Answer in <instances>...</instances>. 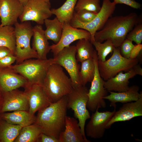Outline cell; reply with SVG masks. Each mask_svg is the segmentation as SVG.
I'll return each instance as SVG.
<instances>
[{
    "label": "cell",
    "instance_id": "3957f363",
    "mask_svg": "<svg viewBox=\"0 0 142 142\" xmlns=\"http://www.w3.org/2000/svg\"><path fill=\"white\" fill-rule=\"evenodd\" d=\"M41 85L51 103L67 95L73 88L70 78L61 66L55 63L49 67Z\"/></svg>",
    "mask_w": 142,
    "mask_h": 142
},
{
    "label": "cell",
    "instance_id": "4fadbf2b",
    "mask_svg": "<svg viewBox=\"0 0 142 142\" xmlns=\"http://www.w3.org/2000/svg\"><path fill=\"white\" fill-rule=\"evenodd\" d=\"M116 108H114L112 111L100 112L97 109L93 113L86 126L87 136L94 139L102 138L106 129V125L114 114Z\"/></svg>",
    "mask_w": 142,
    "mask_h": 142
},
{
    "label": "cell",
    "instance_id": "277c9868",
    "mask_svg": "<svg viewBox=\"0 0 142 142\" xmlns=\"http://www.w3.org/2000/svg\"><path fill=\"white\" fill-rule=\"evenodd\" d=\"M54 63L53 58L30 59L8 67L23 77L27 81V85L37 84L42 85L49 67Z\"/></svg>",
    "mask_w": 142,
    "mask_h": 142
},
{
    "label": "cell",
    "instance_id": "ffe728a7",
    "mask_svg": "<svg viewBox=\"0 0 142 142\" xmlns=\"http://www.w3.org/2000/svg\"><path fill=\"white\" fill-rule=\"evenodd\" d=\"M59 142H86L82 133L78 121L74 118L66 116L65 128L60 134Z\"/></svg>",
    "mask_w": 142,
    "mask_h": 142
},
{
    "label": "cell",
    "instance_id": "2e32d148",
    "mask_svg": "<svg viewBox=\"0 0 142 142\" xmlns=\"http://www.w3.org/2000/svg\"><path fill=\"white\" fill-rule=\"evenodd\" d=\"M24 88L29 101L28 111L31 114L35 115L37 111L47 107L51 103L41 85H27Z\"/></svg>",
    "mask_w": 142,
    "mask_h": 142
},
{
    "label": "cell",
    "instance_id": "d6986e66",
    "mask_svg": "<svg viewBox=\"0 0 142 142\" xmlns=\"http://www.w3.org/2000/svg\"><path fill=\"white\" fill-rule=\"evenodd\" d=\"M27 84L23 77L8 67L0 68V90L2 93L24 88Z\"/></svg>",
    "mask_w": 142,
    "mask_h": 142
},
{
    "label": "cell",
    "instance_id": "9c48e42d",
    "mask_svg": "<svg viewBox=\"0 0 142 142\" xmlns=\"http://www.w3.org/2000/svg\"><path fill=\"white\" fill-rule=\"evenodd\" d=\"M95 65V72L93 79L88 93V100L87 107L94 112L97 109L106 107V104L104 97L107 95L108 92L105 88V81L101 77L99 70L97 52L95 50L93 57Z\"/></svg>",
    "mask_w": 142,
    "mask_h": 142
},
{
    "label": "cell",
    "instance_id": "f1b7e54d",
    "mask_svg": "<svg viewBox=\"0 0 142 142\" xmlns=\"http://www.w3.org/2000/svg\"><path fill=\"white\" fill-rule=\"evenodd\" d=\"M76 58L78 62L93 58L95 50L90 40L87 39L78 40L75 45Z\"/></svg>",
    "mask_w": 142,
    "mask_h": 142
},
{
    "label": "cell",
    "instance_id": "836d02e7",
    "mask_svg": "<svg viewBox=\"0 0 142 142\" xmlns=\"http://www.w3.org/2000/svg\"><path fill=\"white\" fill-rule=\"evenodd\" d=\"M98 13L85 9L74 11L73 15L80 22L84 23L90 22L96 17Z\"/></svg>",
    "mask_w": 142,
    "mask_h": 142
},
{
    "label": "cell",
    "instance_id": "d590c367",
    "mask_svg": "<svg viewBox=\"0 0 142 142\" xmlns=\"http://www.w3.org/2000/svg\"><path fill=\"white\" fill-rule=\"evenodd\" d=\"M16 58L14 55L11 53L0 59V68L8 67L13 63Z\"/></svg>",
    "mask_w": 142,
    "mask_h": 142
},
{
    "label": "cell",
    "instance_id": "e575fe53",
    "mask_svg": "<svg viewBox=\"0 0 142 142\" xmlns=\"http://www.w3.org/2000/svg\"><path fill=\"white\" fill-rule=\"evenodd\" d=\"M134 45L132 41L126 38L119 47L121 55L124 58H129L131 50Z\"/></svg>",
    "mask_w": 142,
    "mask_h": 142
},
{
    "label": "cell",
    "instance_id": "9a60e30c",
    "mask_svg": "<svg viewBox=\"0 0 142 142\" xmlns=\"http://www.w3.org/2000/svg\"><path fill=\"white\" fill-rule=\"evenodd\" d=\"M138 64L125 73L123 71L120 72L114 77L105 81L104 87L105 89L108 92H118L128 90L129 88V79L137 75H142V69Z\"/></svg>",
    "mask_w": 142,
    "mask_h": 142
},
{
    "label": "cell",
    "instance_id": "d4e9b609",
    "mask_svg": "<svg viewBox=\"0 0 142 142\" xmlns=\"http://www.w3.org/2000/svg\"><path fill=\"white\" fill-rule=\"evenodd\" d=\"M78 0H66L60 7L51 9L52 14H54L62 23L70 24L74 11V8Z\"/></svg>",
    "mask_w": 142,
    "mask_h": 142
},
{
    "label": "cell",
    "instance_id": "4316f807",
    "mask_svg": "<svg viewBox=\"0 0 142 142\" xmlns=\"http://www.w3.org/2000/svg\"><path fill=\"white\" fill-rule=\"evenodd\" d=\"M22 127L0 119V142H13Z\"/></svg>",
    "mask_w": 142,
    "mask_h": 142
},
{
    "label": "cell",
    "instance_id": "83f0119b",
    "mask_svg": "<svg viewBox=\"0 0 142 142\" xmlns=\"http://www.w3.org/2000/svg\"><path fill=\"white\" fill-rule=\"evenodd\" d=\"M41 128L35 124L22 127L14 142H37Z\"/></svg>",
    "mask_w": 142,
    "mask_h": 142
},
{
    "label": "cell",
    "instance_id": "6da1fadb",
    "mask_svg": "<svg viewBox=\"0 0 142 142\" xmlns=\"http://www.w3.org/2000/svg\"><path fill=\"white\" fill-rule=\"evenodd\" d=\"M139 20L138 14L134 12L126 16H111L108 19L102 28L95 33V41L102 43L110 40L115 47H119L128 34Z\"/></svg>",
    "mask_w": 142,
    "mask_h": 142
},
{
    "label": "cell",
    "instance_id": "e0dca14e",
    "mask_svg": "<svg viewBox=\"0 0 142 142\" xmlns=\"http://www.w3.org/2000/svg\"><path fill=\"white\" fill-rule=\"evenodd\" d=\"M23 6L18 0H0V25H14L23 12Z\"/></svg>",
    "mask_w": 142,
    "mask_h": 142
},
{
    "label": "cell",
    "instance_id": "60d3db41",
    "mask_svg": "<svg viewBox=\"0 0 142 142\" xmlns=\"http://www.w3.org/2000/svg\"><path fill=\"white\" fill-rule=\"evenodd\" d=\"M3 102V97L2 93L0 90V114L2 108Z\"/></svg>",
    "mask_w": 142,
    "mask_h": 142
},
{
    "label": "cell",
    "instance_id": "5bb4252c",
    "mask_svg": "<svg viewBox=\"0 0 142 142\" xmlns=\"http://www.w3.org/2000/svg\"><path fill=\"white\" fill-rule=\"evenodd\" d=\"M2 93L3 102L0 113L19 110L28 111L29 101L24 91L17 89Z\"/></svg>",
    "mask_w": 142,
    "mask_h": 142
},
{
    "label": "cell",
    "instance_id": "484cf974",
    "mask_svg": "<svg viewBox=\"0 0 142 142\" xmlns=\"http://www.w3.org/2000/svg\"><path fill=\"white\" fill-rule=\"evenodd\" d=\"M0 46L7 48L14 55L16 38L14 27L12 26L0 24Z\"/></svg>",
    "mask_w": 142,
    "mask_h": 142
},
{
    "label": "cell",
    "instance_id": "cb8c5ba5",
    "mask_svg": "<svg viewBox=\"0 0 142 142\" xmlns=\"http://www.w3.org/2000/svg\"><path fill=\"white\" fill-rule=\"evenodd\" d=\"M46 28L44 30L45 36L48 40L53 41L55 44L57 43L61 37L63 24L56 17L53 19H47L44 21Z\"/></svg>",
    "mask_w": 142,
    "mask_h": 142
},
{
    "label": "cell",
    "instance_id": "603a6c76",
    "mask_svg": "<svg viewBox=\"0 0 142 142\" xmlns=\"http://www.w3.org/2000/svg\"><path fill=\"white\" fill-rule=\"evenodd\" d=\"M1 118L7 122L15 125L24 127L34 124L36 116L28 111L19 110L12 113H0Z\"/></svg>",
    "mask_w": 142,
    "mask_h": 142
},
{
    "label": "cell",
    "instance_id": "b9f144b4",
    "mask_svg": "<svg viewBox=\"0 0 142 142\" xmlns=\"http://www.w3.org/2000/svg\"><path fill=\"white\" fill-rule=\"evenodd\" d=\"M22 3L23 5H24L29 0H18Z\"/></svg>",
    "mask_w": 142,
    "mask_h": 142
},
{
    "label": "cell",
    "instance_id": "ba28073f",
    "mask_svg": "<svg viewBox=\"0 0 142 142\" xmlns=\"http://www.w3.org/2000/svg\"><path fill=\"white\" fill-rule=\"evenodd\" d=\"M116 5L110 0H103L100 11L91 22L87 23H82L73 15L70 24L75 28L84 29L89 32L91 36L90 41L92 44L95 41L94 36L95 33L101 29L108 19L112 16Z\"/></svg>",
    "mask_w": 142,
    "mask_h": 142
},
{
    "label": "cell",
    "instance_id": "8d00e7d4",
    "mask_svg": "<svg viewBox=\"0 0 142 142\" xmlns=\"http://www.w3.org/2000/svg\"><path fill=\"white\" fill-rule=\"evenodd\" d=\"M116 5L124 4L135 9H140L141 5L135 0H113V2Z\"/></svg>",
    "mask_w": 142,
    "mask_h": 142
},
{
    "label": "cell",
    "instance_id": "44dd1931",
    "mask_svg": "<svg viewBox=\"0 0 142 142\" xmlns=\"http://www.w3.org/2000/svg\"><path fill=\"white\" fill-rule=\"evenodd\" d=\"M33 32L32 48L37 53L38 58L47 59V55L50 50V47L42 25L37 24L33 27Z\"/></svg>",
    "mask_w": 142,
    "mask_h": 142
},
{
    "label": "cell",
    "instance_id": "4dcf8cb0",
    "mask_svg": "<svg viewBox=\"0 0 142 142\" xmlns=\"http://www.w3.org/2000/svg\"><path fill=\"white\" fill-rule=\"evenodd\" d=\"M92 44L97 52L98 60L102 62L106 60V57L112 53L115 48L110 40H106L103 43L95 41Z\"/></svg>",
    "mask_w": 142,
    "mask_h": 142
},
{
    "label": "cell",
    "instance_id": "ac0fdd59",
    "mask_svg": "<svg viewBox=\"0 0 142 142\" xmlns=\"http://www.w3.org/2000/svg\"><path fill=\"white\" fill-rule=\"evenodd\" d=\"M142 116V94L133 102L124 103L119 109L115 111L107 124L106 129L109 128L115 122L130 120L135 117Z\"/></svg>",
    "mask_w": 142,
    "mask_h": 142
},
{
    "label": "cell",
    "instance_id": "ab89813d",
    "mask_svg": "<svg viewBox=\"0 0 142 142\" xmlns=\"http://www.w3.org/2000/svg\"><path fill=\"white\" fill-rule=\"evenodd\" d=\"M11 53L12 54L7 48L0 46V59Z\"/></svg>",
    "mask_w": 142,
    "mask_h": 142
},
{
    "label": "cell",
    "instance_id": "7bdbcfd3",
    "mask_svg": "<svg viewBox=\"0 0 142 142\" xmlns=\"http://www.w3.org/2000/svg\"><path fill=\"white\" fill-rule=\"evenodd\" d=\"M1 118V115H0V119Z\"/></svg>",
    "mask_w": 142,
    "mask_h": 142
},
{
    "label": "cell",
    "instance_id": "5b68a950",
    "mask_svg": "<svg viewBox=\"0 0 142 142\" xmlns=\"http://www.w3.org/2000/svg\"><path fill=\"white\" fill-rule=\"evenodd\" d=\"M89 90L85 86L80 85L73 87L71 91L66 95L67 108L74 111L75 117L78 120L82 133L86 142H90L86 136L85 122L90 118L87 108Z\"/></svg>",
    "mask_w": 142,
    "mask_h": 142
},
{
    "label": "cell",
    "instance_id": "74e56055",
    "mask_svg": "<svg viewBox=\"0 0 142 142\" xmlns=\"http://www.w3.org/2000/svg\"><path fill=\"white\" fill-rule=\"evenodd\" d=\"M142 49V44H141L134 45L131 49L129 58L134 59L137 58L141 52Z\"/></svg>",
    "mask_w": 142,
    "mask_h": 142
},
{
    "label": "cell",
    "instance_id": "f546056e",
    "mask_svg": "<svg viewBox=\"0 0 142 142\" xmlns=\"http://www.w3.org/2000/svg\"><path fill=\"white\" fill-rule=\"evenodd\" d=\"M79 76L81 84L84 86L91 82L94 75L95 65L93 58L88 59L81 62Z\"/></svg>",
    "mask_w": 142,
    "mask_h": 142
},
{
    "label": "cell",
    "instance_id": "1f68e13d",
    "mask_svg": "<svg viewBox=\"0 0 142 142\" xmlns=\"http://www.w3.org/2000/svg\"><path fill=\"white\" fill-rule=\"evenodd\" d=\"M101 8L100 0H78L74 11L85 9L98 13Z\"/></svg>",
    "mask_w": 142,
    "mask_h": 142
},
{
    "label": "cell",
    "instance_id": "30bf717a",
    "mask_svg": "<svg viewBox=\"0 0 142 142\" xmlns=\"http://www.w3.org/2000/svg\"><path fill=\"white\" fill-rule=\"evenodd\" d=\"M75 45H70L62 49L54 56L53 58L54 63L63 67L67 71L73 87L82 85L79 76L80 67L77 63Z\"/></svg>",
    "mask_w": 142,
    "mask_h": 142
},
{
    "label": "cell",
    "instance_id": "f35d334b",
    "mask_svg": "<svg viewBox=\"0 0 142 142\" xmlns=\"http://www.w3.org/2000/svg\"><path fill=\"white\" fill-rule=\"evenodd\" d=\"M37 142H59L58 139L54 137L42 133Z\"/></svg>",
    "mask_w": 142,
    "mask_h": 142
},
{
    "label": "cell",
    "instance_id": "8fae6325",
    "mask_svg": "<svg viewBox=\"0 0 142 142\" xmlns=\"http://www.w3.org/2000/svg\"><path fill=\"white\" fill-rule=\"evenodd\" d=\"M50 8V0H29L24 5L19 18L21 22L33 21L42 25L52 14Z\"/></svg>",
    "mask_w": 142,
    "mask_h": 142
},
{
    "label": "cell",
    "instance_id": "52a82bcc",
    "mask_svg": "<svg viewBox=\"0 0 142 142\" xmlns=\"http://www.w3.org/2000/svg\"><path fill=\"white\" fill-rule=\"evenodd\" d=\"M139 61L137 58L134 59L124 58L120 53L119 47H115L109 59L104 62L98 60V65L101 77L106 81L120 72L129 71Z\"/></svg>",
    "mask_w": 142,
    "mask_h": 142
},
{
    "label": "cell",
    "instance_id": "d6a6232c",
    "mask_svg": "<svg viewBox=\"0 0 142 142\" xmlns=\"http://www.w3.org/2000/svg\"><path fill=\"white\" fill-rule=\"evenodd\" d=\"M141 21L127 34L126 38L135 42L136 44H141L142 41V23Z\"/></svg>",
    "mask_w": 142,
    "mask_h": 142
},
{
    "label": "cell",
    "instance_id": "7c38bea8",
    "mask_svg": "<svg viewBox=\"0 0 142 142\" xmlns=\"http://www.w3.org/2000/svg\"><path fill=\"white\" fill-rule=\"evenodd\" d=\"M62 24V33L59 41L56 44H53L50 45L51 51L54 56L75 40L87 39L90 41L91 39V34L87 31L75 28L69 23H64Z\"/></svg>",
    "mask_w": 142,
    "mask_h": 142
},
{
    "label": "cell",
    "instance_id": "8992f818",
    "mask_svg": "<svg viewBox=\"0 0 142 142\" xmlns=\"http://www.w3.org/2000/svg\"><path fill=\"white\" fill-rule=\"evenodd\" d=\"M14 26L16 47L14 53L16 64L33 58H38L36 52L31 47L30 41L33 34V27L30 21L18 22Z\"/></svg>",
    "mask_w": 142,
    "mask_h": 142
},
{
    "label": "cell",
    "instance_id": "7402d4cb",
    "mask_svg": "<svg viewBox=\"0 0 142 142\" xmlns=\"http://www.w3.org/2000/svg\"><path fill=\"white\" fill-rule=\"evenodd\" d=\"M139 87L137 85H133L126 91L120 92H109L110 94L104 97L105 99L110 102V106L116 107L118 102L126 103L137 100L142 94V92L139 93Z\"/></svg>",
    "mask_w": 142,
    "mask_h": 142
},
{
    "label": "cell",
    "instance_id": "7a4b0ae2",
    "mask_svg": "<svg viewBox=\"0 0 142 142\" xmlns=\"http://www.w3.org/2000/svg\"><path fill=\"white\" fill-rule=\"evenodd\" d=\"M67 109L66 95L38 111L34 124L40 127L42 133L58 139L64 129Z\"/></svg>",
    "mask_w": 142,
    "mask_h": 142
}]
</instances>
